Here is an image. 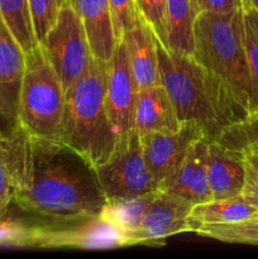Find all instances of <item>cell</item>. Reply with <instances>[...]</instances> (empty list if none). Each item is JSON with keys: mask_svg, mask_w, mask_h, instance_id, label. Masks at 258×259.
Listing matches in <instances>:
<instances>
[{"mask_svg": "<svg viewBox=\"0 0 258 259\" xmlns=\"http://www.w3.org/2000/svg\"><path fill=\"white\" fill-rule=\"evenodd\" d=\"M13 202L43 224H67L100 215L106 197L95 171L56 141L7 133Z\"/></svg>", "mask_w": 258, "mask_h": 259, "instance_id": "cell-1", "label": "cell"}, {"mask_svg": "<svg viewBox=\"0 0 258 259\" xmlns=\"http://www.w3.org/2000/svg\"><path fill=\"white\" fill-rule=\"evenodd\" d=\"M156 43L161 83L181 123L196 124L212 141L247 118L224 83L194 56L171 52L157 38Z\"/></svg>", "mask_w": 258, "mask_h": 259, "instance_id": "cell-2", "label": "cell"}, {"mask_svg": "<svg viewBox=\"0 0 258 259\" xmlns=\"http://www.w3.org/2000/svg\"><path fill=\"white\" fill-rule=\"evenodd\" d=\"M106 62L91 58L85 72L66 90L56 142L93 168L110 158L116 134L105 106Z\"/></svg>", "mask_w": 258, "mask_h": 259, "instance_id": "cell-3", "label": "cell"}, {"mask_svg": "<svg viewBox=\"0 0 258 259\" xmlns=\"http://www.w3.org/2000/svg\"><path fill=\"white\" fill-rule=\"evenodd\" d=\"M194 37L192 56L224 83L248 118L253 110V93L244 46L243 5L232 13H199Z\"/></svg>", "mask_w": 258, "mask_h": 259, "instance_id": "cell-4", "label": "cell"}, {"mask_svg": "<svg viewBox=\"0 0 258 259\" xmlns=\"http://www.w3.org/2000/svg\"><path fill=\"white\" fill-rule=\"evenodd\" d=\"M65 104V90L42 45L24 53V70L13 125L29 137L56 141Z\"/></svg>", "mask_w": 258, "mask_h": 259, "instance_id": "cell-5", "label": "cell"}, {"mask_svg": "<svg viewBox=\"0 0 258 259\" xmlns=\"http://www.w3.org/2000/svg\"><path fill=\"white\" fill-rule=\"evenodd\" d=\"M38 43L42 45L66 93L93 58L80 18L68 0L61 7L55 24Z\"/></svg>", "mask_w": 258, "mask_h": 259, "instance_id": "cell-6", "label": "cell"}, {"mask_svg": "<svg viewBox=\"0 0 258 259\" xmlns=\"http://www.w3.org/2000/svg\"><path fill=\"white\" fill-rule=\"evenodd\" d=\"M94 171L106 199L141 196L158 190L143 158L138 132L125 144L116 146L110 158Z\"/></svg>", "mask_w": 258, "mask_h": 259, "instance_id": "cell-7", "label": "cell"}, {"mask_svg": "<svg viewBox=\"0 0 258 259\" xmlns=\"http://www.w3.org/2000/svg\"><path fill=\"white\" fill-rule=\"evenodd\" d=\"M137 95L138 89L129 67L125 45L120 40L106 62L105 77V106L116 134V146L125 144L137 132L134 126Z\"/></svg>", "mask_w": 258, "mask_h": 259, "instance_id": "cell-8", "label": "cell"}, {"mask_svg": "<svg viewBox=\"0 0 258 259\" xmlns=\"http://www.w3.org/2000/svg\"><path fill=\"white\" fill-rule=\"evenodd\" d=\"M126 247L125 234L100 217L67 224L33 225L32 248L109 249Z\"/></svg>", "mask_w": 258, "mask_h": 259, "instance_id": "cell-9", "label": "cell"}, {"mask_svg": "<svg viewBox=\"0 0 258 259\" xmlns=\"http://www.w3.org/2000/svg\"><path fill=\"white\" fill-rule=\"evenodd\" d=\"M202 138L204 133L194 123H181L177 132L139 134L143 158L158 186L174 174L192 144Z\"/></svg>", "mask_w": 258, "mask_h": 259, "instance_id": "cell-10", "label": "cell"}, {"mask_svg": "<svg viewBox=\"0 0 258 259\" xmlns=\"http://www.w3.org/2000/svg\"><path fill=\"white\" fill-rule=\"evenodd\" d=\"M191 209L190 202L157 190L144 212L141 229L125 234V244H163L171 235L190 232Z\"/></svg>", "mask_w": 258, "mask_h": 259, "instance_id": "cell-11", "label": "cell"}, {"mask_svg": "<svg viewBox=\"0 0 258 259\" xmlns=\"http://www.w3.org/2000/svg\"><path fill=\"white\" fill-rule=\"evenodd\" d=\"M206 148V139L195 142L174 174L159 185V191L180 197L192 206L210 201L211 192L207 182Z\"/></svg>", "mask_w": 258, "mask_h": 259, "instance_id": "cell-12", "label": "cell"}, {"mask_svg": "<svg viewBox=\"0 0 258 259\" xmlns=\"http://www.w3.org/2000/svg\"><path fill=\"white\" fill-rule=\"evenodd\" d=\"M206 171L211 200H223L242 195L244 185L240 151L219 139L207 141Z\"/></svg>", "mask_w": 258, "mask_h": 259, "instance_id": "cell-13", "label": "cell"}, {"mask_svg": "<svg viewBox=\"0 0 258 259\" xmlns=\"http://www.w3.org/2000/svg\"><path fill=\"white\" fill-rule=\"evenodd\" d=\"M24 70V52L0 12V115L14 123Z\"/></svg>", "mask_w": 258, "mask_h": 259, "instance_id": "cell-14", "label": "cell"}, {"mask_svg": "<svg viewBox=\"0 0 258 259\" xmlns=\"http://www.w3.org/2000/svg\"><path fill=\"white\" fill-rule=\"evenodd\" d=\"M129 67L137 89L151 88L161 83L157 56V43L152 28L139 17L137 24L123 38Z\"/></svg>", "mask_w": 258, "mask_h": 259, "instance_id": "cell-15", "label": "cell"}, {"mask_svg": "<svg viewBox=\"0 0 258 259\" xmlns=\"http://www.w3.org/2000/svg\"><path fill=\"white\" fill-rule=\"evenodd\" d=\"M68 2L80 18L93 57L108 62L116 46L109 0Z\"/></svg>", "mask_w": 258, "mask_h": 259, "instance_id": "cell-16", "label": "cell"}, {"mask_svg": "<svg viewBox=\"0 0 258 259\" xmlns=\"http://www.w3.org/2000/svg\"><path fill=\"white\" fill-rule=\"evenodd\" d=\"M138 134L151 132H177L181 126L175 106L162 83L138 91L134 114Z\"/></svg>", "mask_w": 258, "mask_h": 259, "instance_id": "cell-17", "label": "cell"}, {"mask_svg": "<svg viewBox=\"0 0 258 259\" xmlns=\"http://www.w3.org/2000/svg\"><path fill=\"white\" fill-rule=\"evenodd\" d=\"M196 15L191 0H167V50L177 55L190 56L194 53V25Z\"/></svg>", "mask_w": 258, "mask_h": 259, "instance_id": "cell-18", "label": "cell"}, {"mask_svg": "<svg viewBox=\"0 0 258 259\" xmlns=\"http://www.w3.org/2000/svg\"><path fill=\"white\" fill-rule=\"evenodd\" d=\"M258 212L253 205L240 196L223 200H210L194 205L190 212V232L200 225L232 224L252 219Z\"/></svg>", "mask_w": 258, "mask_h": 259, "instance_id": "cell-19", "label": "cell"}, {"mask_svg": "<svg viewBox=\"0 0 258 259\" xmlns=\"http://www.w3.org/2000/svg\"><path fill=\"white\" fill-rule=\"evenodd\" d=\"M154 192L141 196L106 199L99 217L121 229L124 234L141 229L144 212L153 199Z\"/></svg>", "mask_w": 258, "mask_h": 259, "instance_id": "cell-20", "label": "cell"}, {"mask_svg": "<svg viewBox=\"0 0 258 259\" xmlns=\"http://www.w3.org/2000/svg\"><path fill=\"white\" fill-rule=\"evenodd\" d=\"M0 12L23 52H29L38 45L27 0H0Z\"/></svg>", "mask_w": 258, "mask_h": 259, "instance_id": "cell-21", "label": "cell"}, {"mask_svg": "<svg viewBox=\"0 0 258 259\" xmlns=\"http://www.w3.org/2000/svg\"><path fill=\"white\" fill-rule=\"evenodd\" d=\"M194 232L202 237L230 244L258 245V218L232 224L200 225Z\"/></svg>", "mask_w": 258, "mask_h": 259, "instance_id": "cell-22", "label": "cell"}, {"mask_svg": "<svg viewBox=\"0 0 258 259\" xmlns=\"http://www.w3.org/2000/svg\"><path fill=\"white\" fill-rule=\"evenodd\" d=\"M244 168L242 197L258 209V141H250L238 148Z\"/></svg>", "mask_w": 258, "mask_h": 259, "instance_id": "cell-23", "label": "cell"}, {"mask_svg": "<svg viewBox=\"0 0 258 259\" xmlns=\"http://www.w3.org/2000/svg\"><path fill=\"white\" fill-rule=\"evenodd\" d=\"M33 30L38 42L55 24L61 7L66 0H27Z\"/></svg>", "mask_w": 258, "mask_h": 259, "instance_id": "cell-24", "label": "cell"}, {"mask_svg": "<svg viewBox=\"0 0 258 259\" xmlns=\"http://www.w3.org/2000/svg\"><path fill=\"white\" fill-rule=\"evenodd\" d=\"M113 32L116 43L123 40L124 35L139 20V10L136 0H109Z\"/></svg>", "mask_w": 258, "mask_h": 259, "instance_id": "cell-25", "label": "cell"}, {"mask_svg": "<svg viewBox=\"0 0 258 259\" xmlns=\"http://www.w3.org/2000/svg\"><path fill=\"white\" fill-rule=\"evenodd\" d=\"M33 225L9 219H0V247L32 248Z\"/></svg>", "mask_w": 258, "mask_h": 259, "instance_id": "cell-26", "label": "cell"}, {"mask_svg": "<svg viewBox=\"0 0 258 259\" xmlns=\"http://www.w3.org/2000/svg\"><path fill=\"white\" fill-rule=\"evenodd\" d=\"M166 2L167 0H136L141 17L152 28L157 40L164 47H167Z\"/></svg>", "mask_w": 258, "mask_h": 259, "instance_id": "cell-27", "label": "cell"}, {"mask_svg": "<svg viewBox=\"0 0 258 259\" xmlns=\"http://www.w3.org/2000/svg\"><path fill=\"white\" fill-rule=\"evenodd\" d=\"M12 202L13 189L8 157L7 133L0 131V219L7 217L8 209Z\"/></svg>", "mask_w": 258, "mask_h": 259, "instance_id": "cell-28", "label": "cell"}, {"mask_svg": "<svg viewBox=\"0 0 258 259\" xmlns=\"http://www.w3.org/2000/svg\"><path fill=\"white\" fill-rule=\"evenodd\" d=\"M218 139L237 149L247 142L258 141V114L230 126Z\"/></svg>", "mask_w": 258, "mask_h": 259, "instance_id": "cell-29", "label": "cell"}, {"mask_svg": "<svg viewBox=\"0 0 258 259\" xmlns=\"http://www.w3.org/2000/svg\"><path fill=\"white\" fill-rule=\"evenodd\" d=\"M244 20V46L247 53L248 68H249L250 83H252L253 93V110L249 116L258 114V42L243 14Z\"/></svg>", "mask_w": 258, "mask_h": 259, "instance_id": "cell-30", "label": "cell"}, {"mask_svg": "<svg viewBox=\"0 0 258 259\" xmlns=\"http://www.w3.org/2000/svg\"><path fill=\"white\" fill-rule=\"evenodd\" d=\"M196 13H232L239 10L243 0H191Z\"/></svg>", "mask_w": 258, "mask_h": 259, "instance_id": "cell-31", "label": "cell"}, {"mask_svg": "<svg viewBox=\"0 0 258 259\" xmlns=\"http://www.w3.org/2000/svg\"><path fill=\"white\" fill-rule=\"evenodd\" d=\"M243 14H244L245 19H247L248 24H249L250 29H252L253 34L258 42V9L247 4H243Z\"/></svg>", "mask_w": 258, "mask_h": 259, "instance_id": "cell-32", "label": "cell"}, {"mask_svg": "<svg viewBox=\"0 0 258 259\" xmlns=\"http://www.w3.org/2000/svg\"><path fill=\"white\" fill-rule=\"evenodd\" d=\"M243 4H247L249 5V7L258 9V0H243Z\"/></svg>", "mask_w": 258, "mask_h": 259, "instance_id": "cell-33", "label": "cell"}, {"mask_svg": "<svg viewBox=\"0 0 258 259\" xmlns=\"http://www.w3.org/2000/svg\"><path fill=\"white\" fill-rule=\"evenodd\" d=\"M253 218H258V212H257V214H255V215H254V217H253Z\"/></svg>", "mask_w": 258, "mask_h": 259, "instance_id": "cell-34", "label": "cell"}]
</instances>
